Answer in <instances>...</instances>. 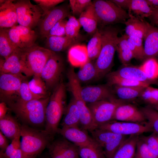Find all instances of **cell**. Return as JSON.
Here are the masks:
<instances>
[{
	"label": "cell",
	"instance_id": "1",
	"mask_svg": "<svg viewBox=\"0 0 158 158\" xmlns=\"http://www.w3.org/2000/svg\"><path fill=\"white\" fill-rule=\"evenodd\" d=\"M50 97L28 101L18 100L8 104L9 109L23 123L33 128L44 130L46 111Z\"/></svg>",
	"mask_w": 158,
	"mask_h": 158
},
{
	"label": "cell",
	"instance_id": "2",
	"mask_svg": "<svg viewBox=\"0 0 158 158\" xmlns=\"http://www.w3.org/2000/svg\"><path fill=\"white\" fill-rule=\"evenodd\" d=\"M20 135L22 158H36L53 140L44 130L24 124L21 125Z\"/></svg>",
	"mask_w": 158,
	"mask_h": 158
},
{
	"label": "cell",
	"instance_id": "3",
	"mask_svg": "<svg viewBox=\"0 0 158 158\" xmlns=\"http://www.w3.org/2000/svg\"><path fill=\"white\" fill-rule=\"evenodd\" d=\"M66 86L61 82L50 97L46 111L45 131L53 140L57 133L58 126L66 108Z\"/></svg>",
	"mask_w": 158,
	"mask_h": 158
},
{
	"label": "cell",
	"instance_id": "4",
	"mask_svg": "<svg viewBox=\"0 0 158 158\" xmlns=\"http://www.w3.org/2000/svg\"><path fill=\"white\" fill-rule=\"evenodd\" d=\"M100 31L102 35V48L95 64L100 79L108 74L113 65L119 31L111 26L105 27Z\"/></svg>",
	"mask_w": 158,
	"mask_h": 158
},
{
	"label": "cell",
	"instance_id": "5",
	"mask_svg": "<svg viewBox=\"0 0 158 158\" xmlns=\"http://www.w3.org/2000/svg\"><path fill=\"white\" fill-rule=\"evenodd\" d=\"M92 5L98 22L103 25L124 23L130 17L129 13L111 0H94Z\"/></svg>",
	"mask_w": 158,
	"mask_h": 158
},
{
	"label": "cell",
	"instance_id": "6",
	"mask_svg": "<svg viewBox=\"0 0 158 158\" xmlns=\"http://www.w3.org/2000/svg\"><path fill=\"white\" fill-rule=\"evenodd\" d=\"M20 50L22 58L32 76H40L47 61L54 53L35 44L28 47L20 49Z\"/></svg>",
	"mask_w": 158,
	"mask_h": 158
},
{
	"label": "cell",
	"instance_id": "7",
	"mask_svg": "<svg viewBox=\"0 0 158 158\" xmlns=\"http://www.w3.org/2000/svg\"><path fill=\"white\" fill-rule=\"evenodd\" d=\"M126 103L115 97L109 100L88 104L87 105L91 112L96 128L112 121L117 107L120 104Z\"/></svg>",
	"mask_w": 158,
	"mask_h": 158
},
{
	"label": "cell",
	"instance_id": "8",
	"mask_svg": "<svg viewBox=\"0 0 158 158\" xmlns=\"http://www.w3.org/2000/svg\"><path fill=\"white\" fill-rule=\"evenodd\" d=\"M13 2L19 25L32 29L38 24L43 12L38 5L32 4L29 0H19Z\"/></svg>",
	"mask_w": 158,
	"mask_h": 158
},
{
	"label": "cell",
	"instance_id": "9",
	"mask_svg": "<svg viewBox=\"0 0 158 158\" xmlns=\"http://www.w3.org/2000/svg\"><path fill=\"white\" fill-rule=\"evenodd\" d=\"M92 137L103 148L106 158H111L127 136L96 128L90 132Z\"/></svg>",
	"mask_w": 158,
	"mask_h": 158
},
{
	"label": "cell",
	"instance_id": "10",
	"mask_svg": "<svg viewBox=\"0 0 158 158\" xmlns=\"http://www.w3.org/2000/svg\"><path fill=\"white\" fill-rule=\"evenodd\" d=\"M23 74L0 73V96L1 102L7 105L19 98V91L21 83L25 79Z\"/></svg>",
	"mask_w": 158,
	"mask_h": 158
},
{
	"label": "cell",
	"instance_id": "11",
	"mask_svg": "<svg viewBox=\"0 0 158 158\" xmlns=\"http://www.w3.org/2000/svg\"><path fill=\"white\" fill-rule=\"evenodd\" d=\"M63 69L62 57L57 53L54 52L47 61L40 75L48 90L54 89L61 82Z\"/></svg>",
	"mask_w": 158,
	"mask_h": 158
},
{
	"label": "cell",
	"instance_id": "12",
	"mask_svg": "<svg viewBox=\"0 0 158 158\" xmlns=\"http://www.w3.org/2000/svg\"><path fill=\"white\" fill-rule=\"evenodd\" d=\"M97 128L110 131L124 135H138L152 131L147 122L145 123L112 120L101 125Z\"/></svg>",
	"mask_w": 158,
	"mask_h": 158
},
{
	"label": "cell",
	"instance_id": "13",
	"mask_svg": "<svg viewBox=\"0 0 158 158\" xmlns=\"http://www.w3.org/2000/svg\"><path fill=\"white\" fill-rule=\"evenodd\" d=\"M70 7L67 4L56 6L50 10L40 20V33L42 38H46L51 29L60 20L70 15Z\"/></svg>",
	"mask_w": 158,
	"mask_h": 158
},
{
	"label": "cell",
	"instance_id": "14",
	"mask_svg": "<svg viewBox=\"0 0 158 158\" xmlns=\"http://www.w3.org/2000/svg\"><path fill=\"white\" fill-rule=\"evenodd\" d=\"M6 30L10 39L16 47L23 49L35 44L37 36L32 29L19 25Z\"/></svg>",
	"mask_w": 158,
	"mask_h": 158
},
{
	"label": "cell",
	"instance_id": "15",
	"mask_svg": "<svg viewBox=\"0 0 158 158\" xmlns=\"http://www.w3.org/2000/svg\"><path fill=\"white\" fill-rule=\"evenodd\" d=\"M0 73L24 74L27 77L32 76L22 58L20 49L18 48L6 59H0Z\"/></svg>",
	"mask_w": 158,
	"mask_h": 158
},
{
	"label": "cell",
	"instance_id": "16",
	"mask_svg": "<svg viewBox=\"0 0 158 158\" xmlns=\"http://www.w3.org/2000/svg\"><path fill=\"white\" fill-rule=\"evenodd\" d=\"M80 92L81 97L86 103L109 100L116 97L111 86L107 84L81 86Z\"/></svg>",
	"mask_w": 158,
	"mask_h": 158
},
{
	"label": "cell",
	"instance_id": "17",
	"mask_svg": "<svg viewBox=\"0 0 158 158\" xmlns=\"http://www.w3.org/2000/svg\"><path fill=\"white\" fill-rule=\"evenodd\" d=\"M50 158H79L78 147L65 138L53 140L47 147Z\"/></svg>",
	"mask_w": 158,
	"mask_h": 158
},
{
	"label": "cell",
	"instance_id": "18",
	"mask_svg": "<svg viewBox=\"0 0 158 158\" xmlns=\"http://www.w3.org/2000/svg\"><path fill=\"white\" fill-rule=\"evenodd\" d=\"M113 120L140 123L147 122L141 110L127 103L121 104L117 107Z\"/></svg>",
	"mask_w": 158,
	"mask_h": 158
},
{
	"label": "cell",
	"instance_id": "19",
	"mask_svg": "<svg viewBox=\"0 0 158 158\" xmlns=\"http://www.w3.org/2000/svg\"><path fill=\"white\" fill-rule=\"evenodd\" d=\"M57 133L78 147L86 146L95 142L87 130L77 127H62Z\"/></svg>",
	"mask_w": 158,
	"mask_h": 158
},
{
	"label": "cell",
	"instance_id": "20",
	"mask_svg": "<svg viewBox=\"0 0 158 158\" xmlns=\"http://www.w3.org/2000/svg\"><path fill=\"white\" fill-rule=\"evenodd\" d=\"M13 2V0H6L0 4V28H10L17 25V14Z\"/></svg>",
	"mask_w": 158,
	"mask_h": 158
},
{
	"label": "cell",
	"instance_id": "21",
	"mask_svg": "<svg viewBox=\"0 0 158 158\" xmlns=\"http://www.w3.org/2000/svg\"><path fill=\"white\" fill-rule=\"evenodd\" d=\"M144 59L158 56V29L147 22L144 36Z\"/></svg>",
	"mask_w": 158,
	"mask_h": 158
},
{
	"label": "cell",
	"instance_id": "22",
	"mask_svg": "<svg viewBox=\"0 0 158 158\" xmlns=\"http://www.w3.org/2000/svg\"><path fill=\"white\" fill-rule=\"evenodd\" d=\"M46 39L45 48L56 53L68 49L72 46L77 44L80 41L79 37L73 38L66 36H51Z\"/></svg>",
	"mask_w": 158,
	"mask_h": 158
},
{
	"label": "cell",
	"instance_id": "23",
	"mask_svg": "<svg viewBox=\"0 0 158 158\" xmlns=\"http://www.w3.org/2000/svg\"><path fill=\"white\" fill-rule=\"evenodd\" d=\"M110 73L118 77L146 83L150 85L152 84L139 66L129 64L123 65L118 70Z\"/></svg>",
	"mask_w": 158,
	"mask_h": 158
},
{
	"label": "cell",
	"instance_id": "24",
	"mask_svg": "<svg viewBox=\"0 0 158 158\" xmlns=\"http://www.w3.org/2000/svg\"><path fill=\"white\" fill-rule=\"evenodd\" d=\"M20 126L16 119L9 114L0 119V131L11 141L20 135Z\"/></svg>",
	"mask_w": 158,
	"mask_h": 158
},
{
	"label": "cell",
	"instance_id": "25",
	"mask_svg": "<svg viewBox=\"0 0 158 158\" xmlns=\"http://www.w3.org/2000/svg\"><path fill=\"white\" fill-rule=\"evenodd\" d=\"M129 14L130 18L124 23L125 34L128 36H133L144 39L147 30V22L140 20L132 14Z\"/></svg>",
	"mask_w": 158,
	"mask_h": 158
},
{
	"label": "cell",
	"instance_id": "26",
	"mask_svg": "<svg viewBox=\"0 0 158 158\" xmlns=\"http://www.w3.org/2000/svg\"><path fill=\"white\" fill-rule=\"evenodd\" d=\"M68 60L73 66L81 67L89 61L86 46L75 44L68 49Z\"/></svg>",
	"mask_w": 158,
	"mask_h": 158
},
{
	"label": "cell",
	"instance_id": "27",
	"mask_svg": "<svg viewBox=\"0 0 158 158\" xmlns=\"http://www.w3.org/2000/svg\"><path fill=\"white\" fill-rule=\"evenodd\" d=\"M79 23L84 30L90 34L95 32L98 20L92 4L79 16Z\"/></svg>",
	"mask_w": 158,
	"mask_h": 158
},
{
	"label": "cell",
	"instance_id": "28",
	"mask_svg": "<svg viewBox=\"0 0 158 158\" xmlns=\"http://www.w3.org/2000/svg\"><path fill=\"white\" fill-rule=\"evenodd\" d=\"M138 135H131L122 143L111 158H134Z\"/></svg>",
	"mask_w": 158,
	"mask_h": 158
},
{
	"label": "cell",
	"instance_id": "29",
	"mask_svg": "<svg viewBox=\"0 0 158 158\" xmlns=\"http://www.w3.org/2000/svg\"><path fill=\"white\" fill-rule=\"evenodd\" d=\"M113 93L118 99L127 103L133 101L140 96L145 88L143 87H125L113 86Z\"/></svg>",
	"mask_w": 158,
	"mask_h": 158
},
{
	"label": "cell",
	"instance_id": "30",
	"mask_svg": "<svg viewBox=\"0 0 158 158\" xmlns=\"http://www.w3.org/2000/svg\"><path fill=\"white\" fill-rule=\"evenodd\" d=\"M61 123L62 127H77L80 126V115L78 107L73 98L66 107Z\"/></svg>",
	"mask_w": 158,
	"mask_h": 158
},
{
	"label": "cell",
	"instance_id": "31",
	"mask_svg": "<svg viewBox=\"0 0 158 158\" xmlns=\"http://www.w3.org/2000/svg\"><path fill=\"white\" fill-rule=\"evenodd\" d=\"M76 75L80 83H88L99 79L95 63L90 60L80 67Z\"/></svg>",
	"mask_w": 158,
	"mask_h": 158
},
{
	"label": "cell",
	"instance_id": "32",
	"mask_svg": "<svg viewBox=\"0 0 158 158\" xmlns=\"http://www.w3.org/2000/svg\"><path fill=\"white\" fill-rule=\"evenodd\" d=\"M128 36L126 34L118 37L116 51L119 59L123 65L129 64L131 60L134 58L133 55L128 45Z\"/></svg>",
	"mask_w": 158,
	"mask_h": 158
},
{
	"label": "cell",
	"instance_id": "33",
	"mask_svg": "<svg viewBox=\"0 0 158 158\" xmlns=\"http://www.w3.org/2000/svg\"><path fill=\"white\" fill-rule=\"evenodd\" d=\"M139 67L152 84H157L158 61L155 58H150L145 59Z\"/></svg>",
	"mask_w": 158,
	"mask_h": 158
},
{
	"label": "cell",
	"instance_id": "34",
	"mask_svg": "<svg viewBox=\"0 0 158 158\" xmlns=\"http://www.w3.org/2000/svg\"><path fill=\"white\" fill-rule=\"evenodd\" d=\"M102 44L101 34L97 29L86 46L89 60L92 61L97 58L101 49Z\"/></svg>",
	"mask_w": 158,
	"mask_h": 158
},
{
	"label": "cell",
	"instance_id": "35",
	"mask_svg": "<svg viewBox=\"0 0 158 158\" xmlns=\"http://www.w3.org/2000/svg\"><path fill=\"white\" fill-rule=\"evenodd\" d=\"M80 158H106L103 148L95 141L89 145L78 147Z\"/></svg>",
	"mask_w": 158,
	"mask_h": 158
},
{
	"label": "cell",
	"instance_id": "36",
	"mask_svg": "<svg viewBox=\"0 0 158 158\" xmlns=\"http://www.w3.org/2000/svg\"><path fill=\"white\" fill-rule=\"evenodd\" d=\"M128 10L129 13L132 12L142 18L149 17L153 11L146 0H131Z\"/></svg>",
	"mask_w": 158,
	"mask_h": 158
},
{
	"label": "cell",
	"instance_id": "37",
	"mask_svg": "<svg viewBox=\"0 0 158 158\" xmlns=\"http://www.w3.org/2000/svg\"><path fill=\"white\" fill-rule=\"evenodd\" d=\"M16 48L10 39L6 28H0V55L2 59H7Z\"/></svg>",
	"mask_w": 158,
	"mask_h": 158
},
{
	"label": "cell",
	"instance_id": "38",
	"mask_svg": "<svg viewBox=\"0 0 158 158\" xmlns=\"http://www.w3.org/2000/svg\"><path fill=\"white\" fill-rule=\"evenodd\" d=\"M107 84L111 86L117 85L125 87H146L150 86L149 84L143 82L123 78L111 74H107Z\"/></svg>",
	"mask_w": 158,
	"mask_h": 158
},
{
	"label": "cell",
	"instance_id": "39",
	"mask_svg": "<svg viewBox=\"0 0 158 158\" xmlns=\"http://www.w3.org/2000/svg\"><path fill=\"white\" fill-rule=\"evenodd\" d=\"M140 109L151 127L152 131L158 133V111L149 105L142 107Z\"/></svg>",
	"mask_w": 158,
	"mask_h": 158
},
{
	"label": "cell",
	"instance_id": "40",
	"mask_svg": "<svg viewBox=\"0 0 158 158\" xmlns=\"http://www.w3.org/2000/svg\"><path fill=\"white\" fill-rule=\"evenodd\" d=\"M48 96L39 95L34 93L29 87L28 82L25 79L21 85L19 91V98L18 100L28 101L45 98Z\"/></svg>",
	"mask_w": 158,
	"mask_h": 158
},
{
	"label": "cell",
	"instance_id": "41",
	"mask_svg": "<svg viewBox=\"0 0 158 158\" xmlns=\"http://www.w3.org/2000/svg\"><path fill=\"white\" fill-rule=\"evenodd\" d=\"M29 87L35 94L47 96V89L45 83L38 75H33L32 79L28 82Z\"/></svg>",
	"mask_w": 158,
	"mask_h": 158
},
{
	"label": "cell",
	"instance_id": "42",
	"mask_svg": "<svg viewBox=\"0 0 158 158\" xmlns=\"http://www.w3.org/2000/svg\"><path fill=\"white\" fill-rule=\"evenodd\" d=\"M81 27L78 19L70 15L68 17L65 26L66 36L73 38L78 37Z\"/></svg>",
	"mask_w": 158,
	"mask_h": 158
},
{
	"label": "cell",
	"instance_id": "43",
	"mask_svg": "<svg viewBox=\"0 0 158 158\" xmlns=\"http://www.w3.org/2000/svg\"><path fill=\"white\" fill-rule=\"evenodd\" d=\"M134 158H158V157L151 152L142 138L139 137Z\"/></svg>",
	"mask_w": 158,
	"mask_h": 158
},
{
	"label": "cell",
	"instance_id": "44",
	"mask_svg": "<svg viewBox=\"0 0 158 158\" xmlns=\"http://www.w3.org/2000/svg\"><path fill=\"white\" fill-rule=\"evenodd\" d=\"M69 6L74 15L80 16L92 3L91 0H70Z\"/></svg>",
	"mask_w": 158,
	"mask_h": 158
},
{
	"label": "cell",
	"instance_id": "45",
	"mask_svg": "<svg viewBox=\"0 0 158 158\" xmlns=\"http://www.w3.org/2000/svg\"><path fill=\"white\" fill-rule=\"evenodd\" d=\"M41 8L43 12L42 17L50 10L58 4L64 1L63 0H33Z\"/></svg>",
	"mask_w": 158,
	"mask_h": 158
},
{
	"label": "cell",
	"instance_id": "46",
	"mask_svg": "<svg viewBox=\"0 0 158 158\" xmlns=\"http://www.w3.org/2000/svg\"><path fill=\"white\" fill-rule=\"evenodd\" d=\"M67 21L65 19L58 22L50 30L47 37L51 36H66L65 26Z\"/></svg>",
	"mask_w": 158,
	"mask_h": 158
},
{
	"label": "cell",
	"instance_id": "47",
	"mask_svg": "<svg viewBox=\"0 0 158 158\" xmlns=\"http://www.w3.org/2000/svg\"><path fill=\"white\" fill-rule=\"evenodd\" d=\"M151 152L158 157V137L154 133L142 137Z\"/></svg>",
	"mask_w": 158,
	"mask_h": 158
},
{
	"label": "cell",
	"instance_id": "48",
	"mask_svg": "<svg viewBox=\"0 0 158 158\" xmlns=\"http://www.w3.org/2000/svg\"><path fill=\"white\" fill-rule=\"evenodd\" d=\"M152 87L149 86L145 88L139 97L149 105L151 104Z\"/></svg>",
	"mask_w": 158,
	"mask_h": 158
},
{
	"label": "cell",
	"instance_id": "49",
	"mask_svg": "<svg viewBox=\"0 0 158 158\" xmlns=\"http://www.w3.org/2000/svg\"><path fill=\"white\" fill-rule=\"evenodd\" d=\"M16 150L11 143L4 151L0 152V158H9Z\"/></svg>",
	"mask_w": 158,
	"mask_h": 158
},
{
	"label": "cell",
	"instance_id": "50",
	"mask_svg": "<svg viewBox=\"0 0 158 158\" xmlns=\"http://www.w3.org/2000/svg\"><path fill=\"white\" fill-rule=\"evenodd\" d=\"M120 8L124 10L129 9L131 0H111Z\"/></svg>",
	"mask_w": 158,
	"mask_h": 158
},
{
	"label": "cell",
	"instance_id": "51",
	"mask_svg": "<svg viewBox=\"0 0 158 158\" xmlns=\"http://www.w3.org/2000/svg\"><path fill=\"white\" fill-rule=\"evenodd\" d=\"M7 138L0 132V152H3L9 144Z\"/></svg>",
	"mask_w": 158,
	"mask_h": 158
},
{
	"label": "cell",
	"instance_id": "52",
	"mask_svg": "<svg viewBox=\"0 0 158 158\" xmlns=\"http://www.w3.org/2000/svg\"><path fill=\"white\" fill-rule=\"evenodd\" d=\"M158 104V88L153 87L150 106Z\"/></svg>",
	"mask_w": 158,
	"mask_h": 158
},
{
	"label": "cell",
	"instance_id": "53",
	"mask_svg": "<svg viewBox=\"0 0 158 158\" xmlns=\"http://www.w3.org/2000/svg\"><path fill=\"white\" fill-rule=\"evenodd\" d=\"M9 109L7 104L5 102H1L0 103V119L4 118L7 114Z\"/></svg>",
	"mask_w": 158,
	"mask_h": 158
},
{
	"label": "cell",
	"instance_id": "54",
	"mask_svg": "<svg viewBox=\"0 0 158 158\" xmlns=\"http://www.w3.org/2000/svg\"><path fill=\"white\" fill-rule=\"evenodd\" d=\"M152 9V13L149 17L154 23L158 24V7Z\"/></svg>",
	"mask_w": 158,
	"mask_h": 158
},
{
	"label": "cell",
	"instance_id": "55",
	"mask_svg": "<svg viewBox=\"0 0 158 158\" xmlns=\"http://www.w3.org/2000/svg\"><path fill=\"white\" fill-rule=\"evenodd\" d=\"M22 152L20 149H19L16 150L11 155L9 158H22Z\"/></svg>",
	"mask_w": 158,
	"mask_h": 158
},
{
	"label": "cell",
	"instance_id": "56",
	"mask_svg": "<svg viewBox=\"0 0 158 158\" xmlns=\"http://www.w3.org/2000/svg\"><path fill=\"white\" fill-rule=\"evenodd\" d=\"M149 5L152 8L158 7V0H146Z\"/></svg>",
	"mask_w": 158,
	"mask_h": 158
},
{
	"label": "cell",
	"instance_id": "57",
	"mask_svg": "<svg viewBox=\"0 0 158 158\" xmlns=\"http://www.w3.org/2000/svg\"><path fill=\"white\" fill-rule=\"evenodd\" d=\"M151 107L158 111V104Z\"/></svg>",
	"mask_w": 158,
	"mask_h": 158
},
{
	"label": "cell",
	"instance_id": "58",
	"mask_svg": "<svg viewBox=\"0 0 158 158\" xmlns=\"http://www.w3.org/2000/svg\"><path fill=\"white\" fill-rule=\"evenodd\" d=\"M40 158H50V157L47 156H44Z\"/></svg>",
	"mask_w": 158,
	"mask_h": 158
}]
</instances>
